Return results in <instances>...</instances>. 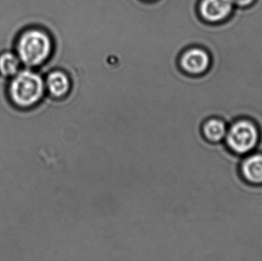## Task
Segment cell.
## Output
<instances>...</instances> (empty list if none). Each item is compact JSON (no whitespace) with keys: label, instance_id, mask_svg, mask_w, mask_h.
<instances>
[{"label":"cell","instance_id":"obj_1","mask_svg":"<svg viewBox=\"0 0 262 261\" xmlns=\"http://www.w3.org/2000/svg\"><path fill=\"white\" fill-rule=\"evenodd\" d=\"M18 50L20 58L25 64L40 65L52 55V38L42 31H29L20 39Z\"/></svg>","mask_w":262,"mask_h":261},{"label":"cell","instance_id":"obj_2","mask_svg":"<svg viewBox=\"0 0 262 261\" xmlns=\"http://www.w3.org/2000/svg\"><path fill=\"white\" fill-rule=\"evenodd\" d=\"M44 90L41 76L29 70L18 74L11 85L12 98L21 106H30L39 101Z\"/></svg>","mask_w":262,"mask_h":261},{"label":"cell","instance_id":"obj_3","mask_svg":"<svg viewBox=\"0 0 262 261\" xmlns=\"http://www.w3.org/2000/svg\"><path fill=\"white\" fill-rule=\"evenodd\" d=\"M258 137V131L253 124L241 121L231 128L228 135V143L237 153H245L255 147Z\"/></svg>","mask_w":262,"mask_h":261},{"label":"cell","instance_id":"obj_4","mask_svg":"<svg viewBox=\"0 0 262 261\" xmlns=\"http://www.w3.org/2000/svg\"><path fill=\"white\" fill-rule=\"evenodd\" d=\"M210 64V58L206 51L198 47L188 49L182 54L180 65L186 73L190 75H202L206 72Z\"/></svg>","mask_w":262,"mask_h":261},{"label":"cell","instance_id":"obj_5","mask_svg":"<svg viewBox=\"0 0 262 261\" xmlns=\"http://www.w3.org/2000/svg\"><path fill=\"white\" fill-rule=\"evenodd\" d=\"M233 4L232 0H202L198 6L199 13L206 21L216 22L230 14Z\"/></svg>","mask_w":262,"mask_h":261},{"label":"cell","instance_id":"obj_6","mask_svg":"<svg viewBox=\"0 0 262 261\" xmlns=\"http://www.w3.org/2000/svg\"><path fill=\"white\" fill-rule=\"evenodd\" d=\"M46 86L51 96L58 101L67 99L72 90V83L69 75L58 69L49 72L46 78Z\"/></svg>","mask_w":262,"mask_h":261},{"label":"cell","instance_id":"obj_7","mask_svg":"<svg viewBox=\"0 0 262 261\" xmlns=\"http://www.w3.org/2000/svg\"><path fill=\"white\" fill-rule=\"evenodd\" d=\"M243 173L251 182L262 183V156L257 155L248 159L243 165Z\"/></svg>","mask_w":262,"mask_h":261},{"label":"cell","instance_id":"obj_8","mask_svg":"<svg viewBox=\"0 0 262 261\" xmlns=\"http://www.w3.org/2000/svg\"><path fill=\"white\" fill-rule=\"evenodd\" d=\"M203 133L208 139L216 142L224 137L226 134V126L219 120H210L204 124Z\"/></svg>","mask_w":262,"mask_h":261},{"label":"cell","instance_id":"obj_9","mask_svg":"<svg viewBox=\"0 0 262 261\" xmlns=\"http://www.w3.org/2000/svg\"><path fill=\"white\" fill-rule=\"evenodd\" d=\"M18 61L15 55L6 53L0 57V72L5 75H14L18 70Z\"/></svg>","mask_w":262,"mask_h":261},{"label":"cell","instance_id":"obj_10","mask_svg":"<svg viewBox=\"0 0 262 261\" xmlns=\"http://www.w3.org/2000/svg\"><path fill=\"white\" fill-rule=\"evenodd\" d=\"M235 4L238 5L239 6H246L248 5L251 4L253 2V0H232Z\"/></svg>","mask_w":262,"mask_h":261}]
</instances>
